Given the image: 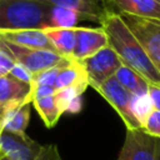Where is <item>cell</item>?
Here are the masks:
<instances>
[{
  "label": "cell",
  "instance_id": "obj_1",
  "mask_svg": "<svg viewBox=\"0 0 160 160\" xmlns=\"http://www.w3.org/2000/svg\"><path fill=\"white\" fill-rule=\"evenodd\" d=\"M100 26L108 36L110 48L121 62L139 72L149 84H160V72L149 60L142 46L116 11H108L100 20Z\"/></svg>",
  "mask_w": 160,
  "mask_h": 160
},
{
  "label": "cell",
  "instance_id": "obj_18",
  "mask_svg": "<svg viewBox=\"0 0 160 160\" xmlns=\"http://www.w3.org/2000/svg\"><path fill=\"white\" fill-rule=\"evenodd\" d=\"M31 105L35 108V110L40 115L41 120L44 121L45 126L49 129L54 128L56 125V122L59 121L60 116L62 115V112L55 100V94L51 96L34 99L31 101Z\"/></svg>",
  "mask_w": 160,
  "mask_h": 160
},
{
  "label": "cell",
  "instance_id": "obj_2",
  "mask_svg": "<svg viewBox=\"0 0 160 160\" xmlns=\"http://www.w3.org/2000/svg\"><path fill=\"white\" fill-rule=\"evenodd\" d=\"M51 11L44 0H0V31L50 29Z\"/></svg>",
  "mask_w": 160,
  "mask_h": 160
},
{
  "label": "cell",
  "instance_id": "obj_5",
  "mask_svg": "<svg viewBox=\"0 0 160 160\" xmlns=\"http://www.w3.org/2000/svg\"><path fill=\"white\" fill-rule=\"evenodd\" d=\"M0 49L6 51L15 62L21 64L32 74H38L66 62L72 59H66L55 51L45 49H31L20 45H15L0 39Z\"/></svg>",
  "mask_w": 160,
  "mask_h": 160
},
{
  "label": "cell",
  "instance_id": "obj_7",
  "mask_svg": "<svg viewBox=\"0 0 160 160\" xmlns=\"http://www.w3.org/2000/svg\"><path fill=\"white\" fill-rule=\"evenodd\" d=\"M88 74L89 85L100 84L112 78L118 69L121 66V60L118 54L110 48V45L102 48L94 55L80 61Z\"/></svg>",
  "mask_w": 160,
  "mask_h": 160
},
{
  "label": "cell",
  "instance_id": "obj_19",
  "mask_svg": "<svg viewBox=\"0 0 160 160\" xmlns=\"http://www.w3.org/2000/svg\"><path fill=\"white\" fill-rule=\"evenodd\" d=\"M79 21H82V19L76 11L65 8L52 6L51 28H76L75 25Z\"/></svg>",
  "mask_w": 160,
  "mask_h": 160
},
{
  "label": "cell",
  "instance_id": "obj_9",
  "mask_svg": "<svg viewBox=\"0 0 160 160\" xmlns=\"http://www.w3.org/2000/svg\"><path fill=\"white\" fill-rule=\"evenodd\" d=\"M31 102H9L0 105L1 129L20 136L26 135V128L30 121Z\"/></svg>",
  "mask_w": 160,
  "mask_h": 160
},
{
  "label": "cell",
  "instance_id": "obj_12",
  "mask_svg": "<svg viewBox=\"0 0 160 160\" xmlns=\"http://www.w3.org/2000/svg\"><path fill=\"white\" fill-rule=\"evenodd\" d=\"M0 39L8 42L31 48V49H45L50 51H55V48L46 32L41 29H25V30H10V31H0Z\"/></svg>",
  "mask_w": 160,
  "mask_h": 160
},
{
  "label": "cell",
  "instance_id": "obj_26",
  "mask_svg": "<svg viewBox=\"0 0 160 160\" xmlns=\"http://www.w3.org/2000/svg\"><path fill=\"white\" fill-rule=\"evenodd\" d=\"M148 96L152 104V108L160 111V84H149Z\"/></svg>",
  "mask_w": 160,
  "mask_h": 160
},
{
  "label": "cell",
  "instance_id": "obj_10",
  "mask_svg": "<svg viewBox=\"0 0 160 160\" xmlns=\"http://www.w3.org/2000/svg\"><path fill=\"white\" fill-rule=\"evenodd\" d=\"M108 36L105 31L99 29H89V28H75V50H74V60L81 61L86 58L94 55L102 48L108 46Z\"/></svg>",
  "mask_w": 160,
  "mask_h": 160
},
{
  "label": "cell",
  "instance_id": "obj_14",
  "mask_svg": "<svg viewBox=\"0 0 160 160\" xmlns=\"http://www.w3.org/2000/svg\"><path fill=\"white\" fill-rule=\"evenodd\" d=\"M31 85L19 81L12 76H0V105L9 102H31Z\"/></svg>",
  "mask_w": 160,
  "mask_h": 160
},
{
  "label": "cell",
  "instance_id": "obj_21",
  "mask_svg": "<svg viewBox=\"0 0 160 160\" xmlns=\"http://www.w3.org/2000/svg\"><path fill=\"white\" fill-rule=\"evenodd\" d=\"M152 110H154V108H152V104L148 95H142V96L132 95V111H134V115L136 116V119L139 120V122L141 124V126H142V122L146 119V116Z\"/></svg>",
  "mask_w": 160,
  "mask_h": 160
},
{
  "label": "cell",
  "instance_id": "obj_22",
  "mask_svg": "<svg viewBox=\"0 0 160 160\" xmlns=\"http://www.w3.org/2000/svg\"><path fill=\"white\" fill-rule=\"evenodd\" d=\"M141 129L151 136L160 138V111L154 109L144 120Z\"/></svg>",
  "mask_w": 160,
  "mask_h": 160
},
{
  "label": "cell",
  "instance_id": "obj_25",
  "mask_svg": "<svg viewBox=\"0 0 160 160\" xmlns=\"http://www.w3.org/2000/svg\"><path fill=\"white\" fill-rule=\"evenodd\" d=\"M15 61L14 59L2 49H0V76L8 75L11 70V68L14 66Z\"/></svg>",
  "mask_w": 160,
  "mask_h": 160
},
{
  "label": "cell",
  "instance_id": "obj_11",
  "mask_svg": "<svg viewBox=\"0 0 160 160\" xmlns=\"http://www.w3.org/2000/svg\"><path fill=\"white\" fill-rule=\"evenodd\" d=\"M45 2L76 11L82 21L100 22L101 18L111 10L108 0H44Z\"/></svg>",
  "mask_w": 160,
  "mask_h": 160
},
{
  "label": "cell",
  "instance_id": "obj_24",
  "mask_svg": "<svg viewBox=\"0 0 160 160\" xmlns=\"http://www.w3.org/2000/svg\"><path fill=\"white\" fill-rule=\"evenodd\" d=\"M35 160H62V159L59 154L58 146L51 144V145H42Z\"/></svg>",
  "mask_w": 160,
  "mask_h": 160
},
{
  "label": "cell",
  "instance_id": "obj_8",
  "mask_svg": "<svg viewBox=\"0 0 160 160\" xmlns=\"http://www.w3.org/2000/svg\"><path fill=\"white\" fill-rule=\"evenodd\" d=\"M42 145L29 138L2 130L0 134V154L10 160H35Z\"/></svg>",
  "mask_w": 160,
  "mask_h": 160
},
{
  "label": "cell",
  "instance_id": "obj_16",
  "mask_svg": "<svg viewBox=\"0 0 160 160\" xmlns=\"http://www.w3.org/2000/svg\"><path fill=\"white\" fill-rule=\"evenodd\" d=\"M81 84H89L88 74L80 61L72 60L60 70L55 81V90L58 91Z\"/></svg>",
  "mask_w": 160,
  "mask_h": 160
},
{
  "label": "cell",
  "instance_id": "obj_17",
  "mask_svg": "<svg viewBox=\"0 0 160 160\" xmlns=\"http://www.w3.org/2000/svg\"><path fill=\"white\" fill-rule=\"evenodd\" d=\"M115 79L134 96L148 95V85L149 82L134 69L121 64V66L115 72Z\"/></svg>",
  "mask_w": 160,
  "mask_h": 160
},
{
  "label": "cell",
  "instance_id": "obj_4",
  "mask_svg": "<svg viewBox=\"0 0 160 160\" xmlns=\"http://www.w3.org/2000/svg\"><path fill=\"white\" fill-rule=\"evenodd\" d=\"M89 86L96 90L114 108V110L124 121L126 130L141 129V124L132 111V94H130L115 79V76L109 78L100 84H90Z\"/></svg>",
  "mask_w": 160,
  "mask_h": 160
},
{
  "label": "cell",
  "instance_id": "obj_6",
  "mask_svg": "<svg viewBox=\"0 0 160 160\" xmlns=\"http://www.w3.org/2000/svg\"><path fill=\"white\" fill-rule=\"evenodd\" d=\"M116 160H160V138L151 136L142 129L126 130Z\"/></svg>",
  "mask_w": 160,
  "mask_h": 160
},
{
  "label": "cell",
  "instance_id": "obj_23",
  "mask_svg": "<svg viewBox=\"0 0 160 160\" xmlns=\"http://www.w3.org/2000/svg\"><path fill=\"white\" fill-rule=\"evenodd\" d=\"M9 75L12 76L14 79L19 80V81H22V82H26V84H30V85H31L32 76H34V74L31 71H29L25 66H22L21 64H18V62L14 64Z\"/></svg>",
  "mask_w": 160,
  "mask_h": 160
},
{
  "label": "cell",
  "instance_id": "obj_28",
  "mask_svg": "<svg viewBox=\"0 0 160 160\" xmlns=\"http://www.w3.org/2000/svg\"><path fill=\"white\" fill-rule=\"evenodd\" d=\"M1 131H2V129H1V125H0V134H1Z\"/></svg>",
  "mask_w": 160,
  "mask_h": 160
},
{
  "label": "cell",
  "instance_id": "obj_27",
  "mask_svg": "<svg viewBox=\"0 0 160 160\" xmlns=\"http://www.w3.org/2000/svg\"><path fill=\"white\" fill-rule=\"evenodd\" d=\"M0 160H10L9 158H6V156H4L2 154H0Z\"/></svg>",
  "mask_w": 160,
  "mask_h": 160
},
{
  "label": "cell",
  "instance_id": "obj_13",
  "mask_svg": "<svg viewBox=\"0 0 160 160\" xmlns=\"http://www.w3.org/2000/svg\"><path fill=\"white\" fill-rule=\"evenodd\" d=\"M112 11L160 20V0H108Z\"/></svg>",
  "mask_w": 160,
  "mask_h": 160
},
{
  "label": "cell",
  "instance_id": "obj_15",
  "mask_svg": "<svg viewBox=\"0 0 160 160\" xmlns=\"http://www.w3.org/2000/svg\"><path fill=\"white\" fill-rule=\"evenodd\" d=\"M52 42L56 52L66 59H74L75 50V28H50L44 29Z\"/></svg>",
  "mask_w": 160,
  "mask_h": 160
},
{
  "label": "cell",
  "instance_id": "obj_20",
  "mask_svg": "<svg viewBox=\"0 0 160 160\" xmlns=\"http://www.w3.org/2000/svg\"><path fill=\"white\" fill-rule=\"evenodd\" d=\"M74 60V59H72ZM72 60H69L66 62H62L58 66H54L51 69H48L45 71H41V72H38V74H34L32 76V81H31V86L32 85H48V86H52L55 88V81H56V78L60 72V70L68 65L70 61Z\"/></svg>",
  "mask_w": 160,
  "mask_h": 160
},
{
  "label": "cell",
  "instance_id": "obj_3",
  "mask_svg": "<svg viewBox=\"0 0 160 160\" xmlns=\"http://www.w3.org/2000/svg\"><path fill=\"white\" fill-rule=\"evenodd\" d=\"M119 14L142 46L151 64L160 72V20Z\"/></svg>",
  "mask_w": 160,
  "mask_h": 160
}]
</instances>
